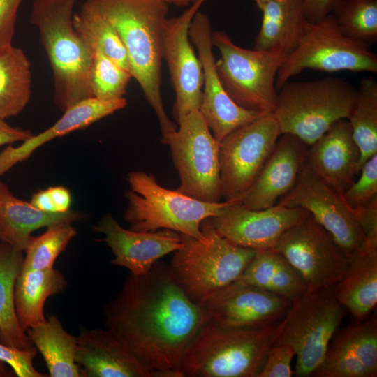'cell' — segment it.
<instances>
[{
	"instance_id": "obj_36",
	"label": "cell",
	"mask_w": 377,
	"mask_h": 377,
	"mask_svg": "<svg viewBox=\"0 0 377 377\" xmlns=\"http://www.w3.org/2000/svg\"><path fill=\"white\" fill-rule=\"evenodd\" d=\"M331 13L349 38L369 45L377 41V0H337Z\"/></svg>"
},
{
	"instance_id": "obj_21",
	"label": "cell",
	"mask_w": 377,
	"mask_h": 377,
	"mask_svg": "<svg viewBox=\"0 0 377 377\" xmlns=\"http://www.w3.org/2000/svg\"><path fill=\"white\" fill-rule=\"evenodd\" d=\"M308 147L295 135L281 134L241 203L251 209L274 206L294 186Z\"/></svg>"
},
{
	"instance_id": "obj_37",
	"label": "cell",
	"mask_w": 377,
	"mask_h": 377,
	"mask_svg": "<svg viewBox=\"0 0 377 377\" xmlns=\"http://www.w3.org/2000/svg\"><path fill=\"white\" fill-rule=\"evenodd\" d=\"M131 77L128 70L100 52H92L89 75L92 97L107 101L124 98Z\"/></svg>"
},
{
	"instance_id": "obj_18",
	"label": "cell",
	"mask_w": 377,
	"mask_h": 377,
	"mask_svg": "<svg viewBox=\"0 0 377 377\" xmlns=\"http://www.w3.org/2000/svg\"><path fill=\"white\" fill-rule=\"evenodd\" d=\"M308 214L298 207L275 205L251 209L241 202H229L210 221L222 237L238 246L258 251L272 249L289 228Z\"/></svg>"
},
{
	"instance_id": "obj_27",
	"label": "cell",
	"mask_w": 377,
	"mask_h": 377,
	"mask_svg": "<svg viewBox=\"0 0 377 377\" xmlns=\"http://www.w3.org/2000/svg\"><path fill=\"white\" fill-rule=\"evenodd\" d=\"M261 10L262 23L253 49L288 57L298 46L310 23L301 0H274Z\"/></svg>"
},
{
	"instance_id": "obj_30",
	"label": "cell",
	"mask_w": 377,
	"mask_h": 377,
	"mask_svg": "<svg viewBox=\"0 0 377 377\" xmlns=\"http://www.w3.org/2000/svg\"><path fill=\"white\" fill-rule=\"evenodd\" d=\"M26 333L43 357L51 377H82L75 362L77 337L67 332L59 319L50 315Z\"/></svg>"
},
{
	"instance_id": "obj_4",
	"label": "cell",
	"mask_w": 377,
	"mask_h": 377,
	"mask_svg": "<svg viewBox=\"0 0 377 377\" xmlns=\"http://www.w3.org/2000/svg\"><path fill=\"white\" fill-rule=\"evenodd\" d=\"M126 180L130 190L124 194L127 207L124 219L135 231L166 229L205 242L207 238L202 231V223L230 202L198 200L162 186L154 175L145 171L130 172Z\"/></svg>"
},
{
	"instance_id": "obj_43",
	"label": "cell",
	"mask_w": 377,
	"mask_h": 377,
	"mask_svg": "<svg viewBox=\"0 0 377 377\" xmlns=\"http://www.w3.org/2000/svg\"><path fill=\"white\" fill-rule=\"evenodd\" d=\"M337 0H301L305 15L311 23L332 13Z\"/></svg>"
},
{
	"instance_id": "obj_19",
	"label": "cell",
	"mask_w": 377,
	"mask_h": 377,
	"mask_svg": "<svg viewBox=\"0 0 377 377\" xmlns=\"http://www.w3.org/2000/svg\"><path fill=\"white\" fill-rule=\"evenodd\" d=\"M104 235L103 241L113 254L112 263L127 268L134 275L147 273L162 257L182 246L181 235L170 230L138 232L122 227L110 214L93 227Z\"/></svg>"
},
{
	"instance_id": "obj_14",
	"label": "cell",
	"mask_w": 377,
	"mask_h": 377,
	"mask_svg": "<svg viewBox=\"0 0 377 377\" xmlns=\"http://www.w3.org/2000/svg\"><path fill=\"white\" fill-rule=\"evenodd\" d=\"M276 205L306 210L348 256L365 242L355 210L343 193L318 175L304 160L292 189Z\"/></svg>"
},
{
	"instance_id": "obj_12",
	"label": "cell",
	"mask_w": 377,
	"mask_h": 377,
	"mask_svg": "<svg viewBox=\"0 0 377 377\" xmlns=\"http://www.w3.org/2000/svg\"><path fill=\"white\" fill-rule=\"evenodd\" d=\"M272 114L235 129L220 142L222 200L241 202L259 175L281 135Z\"/></svg>"
},
{
	"instance_id": "obj_40",
	"label": "cell",
	"mask_w": 377,
	"mask_h": 377,
	"mask_svg": "<svg viewBox=\"0 0 377 377\" xmlns=\"http://www.w3.org/2000/svg\"><path fill=\"white\" fill-rule=\"evenodd\" d=\"M37 351L36 347L23 350L0 342V361L8 364L18 377L49 376L38 371L33 365Z\"/></svg>"
},
{
	"instance_id": "obj_28",
	"label": "cell",
	"mask_w": 377,
	"mask_h": 377,
	"mask_svg": "<svg viewBox=\"0 0 377 377\" xmlns=\"http://www.w3.org/2000/svg\"><path fill=\"white\" fill-rule=\"evenodd\" d=\"M235 282L256 287L291 302L308 288L303 278L285 257L272 249L256 251Z\"/></svg>"
},
{
	"instance_id": "obj_24",
	"label": "cell",
	"mask_w": 377,
	"mask_h": 377,
	"mask_svg": "<svg viewBox=\"0 0 377 377\" xmlns=\"http://www.w3.org/2000/svg\"><path fill=\"white\" fill-rule=\"evenodd\" d=\"M125 98L116 100H101L94 97L80 101L64 111V114L52 126L44 131L33 135L17 147L9 145L0 152V177L15 165L28 159L33 153L45 143L70 133L85 128L93 123L125 108Z\"/></svg>"
},
{
	"instance_id": "obj_35",
	"label": "cell",
	"mask_w": 377,
	"mask_h": 377,
	"mask_svg": "<svg viewBox=\"0 0 377 377\" xmlns=\"http://www.w3.org/2000/svg\"><path fill=\"white\" fill-rule=\"evenodd\" d=\"M42 235L31 236L24 251L20 271L54 267L57 257L77 235L72 223L63 222L47 227Z\"/></svg>"
},
{
	"instance_id": "obj_11",
	"label": "cell",
	"mask_w": 377,
	"mask_h": 377,
	"mask_svg": "<svg viewBox=\"0 0 377 377\" xmlns=\"http://www.w3.org/2000/svg\"><path fill=\"white\" fill-rule=\"evenodd\" d=\"M162 144L169 146L180 184L178 191L198 200H222L219 147L200 110L188 114Z\"/></svg>"
},
{
	"instance_id": "obj_41",
	"label": "cell",
	"mask_w": 377,
	"mask_h": 377,
	"mask_svg": "<svg viewBox=\"0 0 377 377\" xmlns=\"http://www.w3.org/2000/svg\"><path fill=\"white\" fill-rule=\"evenodd\" d=\"M22 0H0V50L12 45L17 10Z\"/></svg>"
},
{
	"instance_id": "obj_8",
	"label": "cell",
	"mask_w": 377,
	"mask_h": 377,
	"mask_svg": "<svg viewBox=\"0 0 377 377\" xmlns=\"http://www.w3.org/2000/svg\"><path fill=\"white\" fill-rule=\"evenodd\" d=\"M346 311L335 297L332 287H308L291 302L276 323L272 346L287 344L293 348L296 356L295 376H311L320 365Z\"/></svg>"
},
{
	"instance_id": "obj_17",
	"label": "cell",
	"mask_w": 377,
	"mask_h": 377,
	"mask_svg": "<svg viewBox=\"0 0 377 377\" xmlns=\"http://www.w3.org/2000/svg\"><path fill=\"white\" fill-rule=\"evenodd\" d=\"M291 302L234 281L202 303L207 322L222 329H254L279 322Z\"/></svg>"
},
{
	"instance_id": "obj_16",
	"label": "cell",
	"mask_w": 377,
	"mask_h": 377,
	"mask_svg": "<svg viewBox=\"0 0 377 377\" xmlns=\"http://www.w3.org/2000/svg\"><path fill=\"white\" fill-rule=\"evenodd\" d=\"M203 71L202 103L200 112L213 136L219 142L228 134L267 114L247 110L237 105L225 91L216 69L212 31L207 14L198 11L189 27Z\"/></svg>"
},
{
	"instance_id": "obj_6",
	"label": "cell",
	"mask_w": 377,
	"mask_h": 377,
	"mask_svg": "<svg viewBox=\"0 0 377 377\" xmlns=\"http://www.w3.org/2000/svg\"><path fill=\"white\" fill-rule=\"evenodd\" d=\"M356 89L339 77L286 82L278 91L275 117L281 133L311 145L335 122L348 119Z\"/></svg>"
},
{
	"instance_id": "obj_26",
	"label": "cell",
	"mask_w": 377,
	"mask_h": 377,
	"mask_svg": "<svg viewBox=\"0 0 377 377\" xmlns=\"http://www.w3.org/2000/svg\"><path fill=\"white\" fill-rule=\"evenodd\" d=\"M84 218L82 212L71 209L64 213L42 211L30 202L15 197L0 177V242L17 250L24 251L36 230Z\"/></svg>"
},
{
	"instance_id": "obj_2",
	"label": "cell",
	"mask_w": 377,
	"mask_h": 377,
	"mask_svg": "<svg viewBox=\"0 0 377 377\" xmlns=\"http://www.w3.org/2000/svg\"><path fill=\"white\" fill-rule=\"evenodd\" d=\"M89 8L108 20L126 50L130 72L154 111L165 139L177 124L168 116L161 96L163 29L168 6L161 0H87Z\"/></svg>"
},
{
	"instance_id": "obj_23",
	"label": "cell",
	"mask_w": 377,
	"mask_h": 377,
	"mask_svg": "<svg viewBox=\"0 0 377 377\" xmlns=\"http://www.w3.org/2000/svg\"><path fill=\"white\" fill-rule=\"evenodd\" d=\"M360 156L348 120L341 119L309 146L305 161L318 175L343 193L358 174Z\"/></svg>"
},
{
	"instance_id": "obj_33",
	"label": "cell",
	"mask_w": 377,
	"mask_h": 377,
	"mask_svg": "<svg viewBox=\"0 0 377 377\" xmlns=\"http://www.w3.org/2000/svg\"><path fill=\"white\" fill-rule=\"evenodd\" d=\"M356 91L355 105L348 120L360 152L359 174L364 163L377 154V82L371 76L363 77Z\"/></svg>"
},
{
	"instance_id": "obj_47",
	"label": "cell",
	"mask_w": 377,
	"mask_h": 377,
	"mask_svg": "<svg viewBox=\"0 0 377 377\" xmlns=\"http://www.w3.org/2000/svg\"><path fill=\"white\" fill-rule=\"evenodd\" d=\"M14 374L13 371H10L6 363L0 361V377H10Z\"/></svg>"
},
{
	"instance_id": "obj_46",
	"label": "cell",
	"mask_w": 377,
	"mask_h": 377,
	"mask_svg": "<svg viewBox=\"0 0 377 377\" xmlns=\"http://www.w3.org/2000/svg\"><path fill=\"white\" fill-rule=\"evenodd\" d=\"M167 4H174L177 6H186L191 5L196 0H161Z\"/></svg>"
},
{
	"instance_id": "obj_44",
	"label": "cell",
	"mask_w": 377,
	"mask_h": 377,
	"mask_svg": "<svg viewBox=\"0 0 377 377\" xmlns=\"http://www.w3.org/2000/svg\"><path fill=\"white\" fill-rule=\"evenodd\" d=\"M33 135L29 130L11 126L5 120L0 119V147L17 142H22Z\"/></svg>"
},
{
	"instance_id": "obj_31",
	"label": "cell",
	"mask_w": 377,
	"mask_h": 377,
	"mask_svg": "<svg viewBox=\"0 0 377 377\" xmlns=\"http://www.w3.org/2000/svg\"><path fill=\"white\" fill-rule=\"evenodd\" d=\"M24 251L0 242V342L20 349L35 348L22 329L15 311L14 290Z\"/></svg>"
},
{
	"instance_id": "obj_7",
	"label": "cell",
	"mask_w": 377,
	"mask_h": 377,
	"mask_svg": "<svg viewBox=\"0 0 377 377\" xmlns=\"http://www.w3.org/2000/svg\"><path fill=\"white\" fill-rule=\"evenodd\" d=\"M201 229L207 241L181 235L182 246L174 252L169 266L188 297L198 304L235 281L256 252L222 237L210 218L202 223Z\"/></svg>"
},
{
	"instance_id": "obj_3",
	"label": "cell",
	"mask_w": 377,
	"mask_h": 377,
	"mask_svg": "<svg viewBox=\"0 0 377 377\" xmlns=\"http://www.w3.org/2000/svg\"><path fill=\"white\" fill-rule=\"evenodd\" d=\"M76 1L35 0L30 17L52 68L54 103L63 112L92 97L89 83L92 52L73 24Z\"/></svg>"
},
{
	"instance_id": "obj_22",
	"label": "cell",
	"mask_w": 377,
	"mask_h": 377,
	"mask_svg": "<svg viewBox=\"0 0 377 377\" xmlns=\"http://www.w3.org/2000/svg\"><path fill=\"white\" fill-rule=\"evenodd\" d=\"M75 360L82 377H152L107 328H82Z\"/></svg>"
},
{
	"instance_id": "obj_20",
	"label": "cell",
	"mask_w": 377,
	"mask_h": 377,
	"mask_svg": "<svg viewBox=\"0 0 377 377\" xmlns=\"http://www.w3.org/2000/svg\"><path fill=\"white\" fill-rule=\"evenodd\" d=\"M377 318L356 321L336 332L313 377H376Z\"/></svg>"
},
{
	"instance_id": "obj_48",
	"label": "cell",
	"mask_w": 377,
	"mask_h": 377,
	"mask_svg": "<svg viewBox=\"0 0 377 377\" xmlns=\"http://www.w3.org/2000/svg\"><path fill=\"white\" fill-rule=\"evenodd\" d=\"M258 8L260 10H262L263 8L268 3L274 1V0H254Z\"/></svg>"
},
{
	"instance_id": "obj_10",
	"label": "cell",
	"mask_w": 377,
	"mask_h": 377,
	"mask_svg": "<svg viewBox=\"0 0 377 377\" xmlns=\"http://www.w3.org/2000/svg\"><path fill=\"white\" fill-rule=\"evenodd\" d=\"M310 69L323 72L377 73V55L370 45L353 40L339 29L332 13L309 23L295 50L281 66L276 78L279 89L292 77Z\"/></svg>"
},
{
	"instance_id": "obj_9",
	"label": "cell",
	"mask_w": 377,
	"mask_h": 377,
	"mask_svg": "<svg viewBox=\"0 0 377 377\" xmlns=\"http://www.w3.org/2000/svg\"><path fill=\"white\" fill-rule=\"evenodd\" d=\"M212 42L220 52L216 72L230 98L247 110L272 114L277 73L287 57L243 48L223 31H212Z\"/></svg>"
},
{
	"instance_id": "obj_39",
	"label": "cell",
	"mask_w": 377,
	"mask_h": 377,
	"mask_svg": "<svg viewBox=\"0 0 377 377\" xmlns=\"http://www.w3.org/2000/svg\"><path fill=\"white\" fill-rule=\"evenodd\" d=\"M294 355V350L287 344L272 346L257 377H291L293 375L291 362Z\"/></svg>"
},
{
	"instance_id": "obj_38",
	"label": "cell",
	"mask_w": 377,
	"mask_h": 377,
	"mask_svg": "<svg viewBox=\"0 0 377 377\" xmlns=\"http://www.w3.org/2000/svg\"><path fill=\"white\" fill-rule=\"evenodd\" d=\"M357 181L343 193L347 203L353 209L367 204L377 195V154L362 165Z\"/></svg>"
},
{
	"instance_id": "obj_1",
	"label": "cell",
	"mask_w": 377,
	"mask_h": 377,
	"mask_svg": "<svg viewBox=\"0 0 377 377\" xmlns=\"http://www.w3.org/2000/svg\"><path fill=\"white\" fill-rule=\"evenodd\" d=\"M105 326L152 377H182L184 354L207 322L200 304L158 262L145 274L130 273L104 307Z\"/></svg>"
},
{
	"instance_id": "obj_25",
	"label": "cell",
	"mask_w": 377,
	"mask_h": 377,
	"mask_svg": "<svg viewBox=\"0 0 377 377\" xmlns=\"http://www.w3.org/2000/svg\"><path fill=\"white\" fill-rule=\"evenodd\" d=\"M332 288L356 321L369 317L377 304V248L364 242L355 249L348 256L344 276Z\"/></svg>"
},
{
	"instance_id": "obj_5",
	"label": "cell",
	"mask_w": 377,
	"mask_h": 377,
	"mask_svg": "<svg viewBox=\"0 0 377 377\" xmlns=\"http://www.w3.org/2000/svg\"><path fill=\"white\" fill-rule=\"evenodd\" d=\"M277 323L260 328L222 329L207 322L184 354L182 377L257 376Z\"/></svg>"
},
{
	"instance_id": "obj_45",
	"label": "cell",
	"mask_w": 377,
	"mask_h": 377,
	"mask_svg": "<svg viewBox=\"0 0 377 377\" xmlns=\"http://www.w3.org/2000/svg\"><path fill=\"white\" fill-rule=\"evenodd\" d=\"M54 213H64L70 210L71 194L65 187L57 186L47 188Z\"/></svg>"
},
{
	"instance_id": "obj_29",
	"label": "cell",
	"mask_w": 377,
	"mask_h": 377,
	"mask_svg": "<svg viewBox=\"0 0 377 377\" xmlns=\"http://www.w3.org/2000/svg\"><path fill=\"white\" fill-rule=\"evenodd\" d=\"M67 285L64 274L54 267L20 272L15 285L14 303L23 331L45 320L46 300L64 291Z\"/></svg>"
},
{
	"instance_id": "obj_15",
	"label": "cell",
	"mask_w": 377,
	"mask_h": 377,
	"mask_svg": "<svg viewBox=\"0 0 377 377\" xmlns=\"http://www.w3.org/2000/svg\"><path fill=\"white\" fill-rule=\"evenodd\" d=\"M205 1L196 0L180 15L167 18L163 25V59L175 93L172 116L177 125L188 114L199 110L202 103V66L189 41V27Z\"/></svg>"
},
{
	"instance_id": "obj_34",
	"label": "cell",
	"mask_w": 377,
	"mask_h": 377,
	"mask_svg": "<svg viewBox=\"0 0 377 377\" xmlns=\"http://www.w3.org/2000/svg\"><path fill=\"white\" fill-rule=\"evenodd\" d=\"M73 24L91 52H100L130 71L124 45L115 28L104 17L84 3L73 15Z\"/></svg>"
},
{
	"instance_id": "obj_42",
	"label": "cell",
	"mask_w": 377,
	"mask_h": 377,
	"mask_svg": "<svg viewBox=\"0 0 377 377\" xmlns=\"http://www.w3.org/2000/svg\"><path fill=\"white\" fill-rule=\"evenodd\" d=\"M354 210L365 242L371 246L377 248V195L367 204Z\"/></svg>"
},
{
	"instance_id": "obj_32",
	"label": "cell",
	"mask_w": 377,
	"mask_h": 377,
	"mask_svg": "<svg viewBox=\"0 0 377 377\" xmlns=\"http://www.w3.org/2000/svg\"><path fill=\"white\" fill-rule=\"evenodd\" d=\"M31 96V63L24 52L13 45L0 50V119L18 115Z\"/></svg>"
},
{
	"instance_id": "obj_13",
	"label": "cell",
	"mask_w": 377,
	"mask_h": 377,
	"mask_svg": "<svg viewBox=\"0 0 377 377\" xmlns=\"http://www.w3.org/2000/svg\"><path fill=\"white\" fill-rule=\"evenodd\" d=\"M272 249L285 257L309 288L333 287L348 265V256L309 213L289 228Z\"/></svg>"
}]
</instances>
